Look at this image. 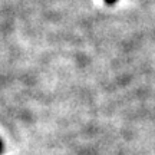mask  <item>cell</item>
Returning a JSON list of instances; mask_svg holds the SVG:
<instances>
[{
  "label": "cell",
  "mask_w": 155,
  "mask_h": 155,
  "mask_svg": "<svg viewBox=\"0 0 155 155\" xmlns=\"http://www.w3.org/2000/svg\"><path fill=\"white\" fill-rule=\"evenodd\" d=\"M3 152V142H2V139H0V154Z\"/></svg>",
  "instance_id": "cell-2"
},
{
  "label": "cell",
  "mask_w": 155,
  "mask_h": 155,
  "mask_svg": "<svg viewBox=\"0 0 155 155\" xmlns=\"http://www.w3.org/2000/svg\"><path fill=\"white\" fill-rule=\"evenodd\" d=\"M106 5H114V3H116V0H105Z\"/></svg>",
  "instance_id": "cell-1"
}]
</instances>
